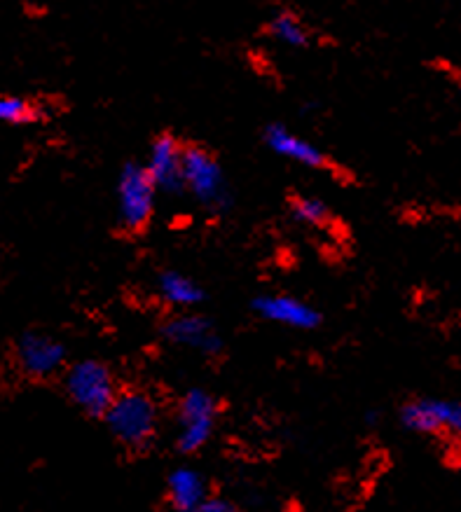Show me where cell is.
Listing matches in <instances>:
<instances>
[{
  "label": "cell",
  "mask_w": 461,
  "mask_h": 512,
  "mask_svg": "<svg viewBox=\"0 0 461 512\" xmlns=\"http://www.w3.org/2000/svg\"><path fill=\"white\" fill-rule=\"evenodd\" d=\"M101 421L122 447L132 449V452H143L157 438L160 407L146 391H118Z\"/></svg>",
  "instance_id": "cell-1"
},
{
  "label": "cell",
  "mask_w": 461,
  "mask_h": 512,
  "mask_svg": "<svg viewBox=\"0 0 461 512\" xmlns=\"http://www.w3.org/2000/svg\"><path fill=\"white\" fill-rule=\"evenodd\" d=\"M183 188L206 213L220 216L232 206V190L223 164L204 145L188 143L183 148Z\"/></svg>",
  "instance_id": "cell-2"
},
{
  "label": "cell",
  "mask_w": 461,
  "mask_h": 512,
  "mask_svg": "<svg viewBox=\"0 0 461 512\" xmlns=\"http://www.w3.org/2000/svg\"><path fill=\"white\" fill-rule=\"evenodd\" d=\"M64 391L71 403L89 419H103L120 389L106 363L96 358H82L64 368Z\"/></svg>",
  "instance_id": "cell-3"
},
{
  "label": "cell",
  "mask_w": 461,
  "mask_h": 512,
  "mask_svg": "<svg viewBox=\"0 0 461 512\" xmlns=\"http://www.w3.org/2000/svg\"><path fill=\"white\" fill-rule=\"evenodd\" d=\"M220 403L211 391L195 386L188 389L178 400V433L176 449L183 456H192L209 445L213 433H216Z\"/></svg>",
  "instance_id": "cell-4"
},
{
  "label": "cell",
  "mask_w": 461,
  "mask_h": 512,
  "mask_svg": "<svg viewBox=\"0 0 461 512\" xmlns=\"http://www.w3.org/2000/svg\"><path fill=\"white\" fill-rule=\"evenodd\" d=\"M118 216L120 225L127 232L139 234L153 220L157 192L153 178L148 176L146 166L139 162H127L118 176Z\"/></svg>",
  "instance_id": "cell-5"
},
{
  "label": "cell",
  "mask_w": 461,
  "mask_h": 512,
  "mask_svg": "<svg viewBox=\"0 0 461 512\" xmlns=\"http://www.w3.org/2000/svg\"><path fill=\"white\" fill-rule=\"evenodd\" d=\"M398 421L408 433L461 435V400L452 398H417L410 400L398 412Z\"/></svg>",
  "instance_id": "cell-6"
},
{
  "label": "cell",
  "mask_w": 461,
  "mask_h": 512,
  "mask_svg": "<svg viewBox=\"0 0 461 512\" xmlns=\"http://www.w3.org/2000/svg\"><path fill=\"white\" fill-rule=\"evenodd\" d=\"M160 335L164 342L171 347H183L195 351L199 356H218L223 351L225 342L216 330V325L209 316L197 314V311H181V314L171 316L169 321H164L160 328Z\"/></svg>",
  "instance_id": "cell-7"
},
{
  "label": "cell",
  "mask_w": 461,
  "mask_h": 512,
  "mask_svg": "<svg viewBox=\"0 0 461 512\" xmlns=\"http://www.w3.org/2000/svg\"><path fill=\"white\" fill-rule=\"evenodd\" d=\"M15 356L19 370L31 379H50L68 365L64 342L45 332H24L17 339Z\"/></svg>",
  "instance_id": "cell-8"
},
{
  "label": "cell",
  "mask_w": 461,
  "mask_h": 512,
  "mask_svg": "<svg viewBox=\"0 0 461 512\" xmlns=\"http://www.w3.org/2000/svg\"><path fill=\"white\" fill-rule=\"evenodd\" d=\"M183 148L174 134H160L153 138L148 148L146 166L148 176L153 178L157 192L162 195H183Z\"/></svg>",
  "instance_id": "cell-9"
},
{
  "label": "cell",
  "mask_w": 461,
  "mask_h": 512,
  "mask_svg": "<svg viewBox=\"0 0 461 512\" xmlns=\"http://www.w3.org/2000/svg\"><path fill=\"white\" fill-rule=\"evenodd\" d=\"M253 314L274 325H284L293 330H316L323 323L321 311L300 297L279 293V295H258L251 300Z\"/></svg>",
  "instance_id": "cell-10"
},
{
  "label": "cell",
  "mask_w": 461,
  "mask_h": 512,
  "mask_svg": "<svg viewBox=\"0 0 461 512\" xmlns=\"http://www.w3.org/2000/svg\"><path fill=\"white\" fill-rule=\"evenodd\" d=\"M263 143L267 150H272L274 155L281 159H288V162L305 166V169L312 171H328L330 159L321 148H316L312 141L302 138L286 127L281 122L267 124L263 131Z\"/></svg>",
  "instance_id": "cell-11"
},
{
  "label": "cell",
  "mask_w": 461,
  "mask_h": 512,
  "mask_svg": "<svg viewBox=\"0 0 461 512\" xmlns=\"http://www.w3.org/2000/svg\"><path fill=\"white\" fill-rule=\"evenodd\" d=\"M209 496L206 477L197 468H174L167 477V501L178 512H197L204 498Z\"/></svg>",
  "instance_id": "cell-12"
},
{
  "label": "cell",
  "mask_w": 461,
  "mask_h": 512,
  "mask_svg": "<svg viewBox=\"0 0 461 512\" xmlns=\"http://www.w3.org/2000/svg\"><path fill=\"white\" fill-rule=\"evenodd\" d=\"M157 295L167 307L181 311L202 307L206 300V290L192 276L178 272V269H164L157 276Z\"/></svg>",
  "instance_id": "cell-13"
},
{
  "label": "cell",
  "mask_w": 461,
  "mask_h": 512,
  "mask_svg": "<svg viewBox=\"0 0 461 512\" xmlns=\"http://www.w3.org/2000/svg\"><path fill=\"white\" fill-rule=\"evenodd\" d=\"M288 216H291L293 223L312 227V230H323L333 220L330 206L319 197H291V202H288Z\"/></svg>",
  "instance_id": "cell-14"
},
{
  "label": "cell",
  "mask_w": 461,
  "mask_h": 512,
  "mask_svg": "<svg viewBox=\"0 0 461 512\" xmlns=\"http://www.w3.org/2000/svg\"><path fill=\"white\" fill-rule=\"evenodd\" d=\"M267 33H270L277 43L295 47V50H302V47L309 45V31L298 17L291 15V12H279V15H274L270 19V24H267Z\"/></svg>",
  "instance_id": "cell-15"
},
{
  "label": "cell",
  "mask_w": 461,
  "mask_h": 512,
  "mask_svg": "<svg viewBox=\"0 0 461 512\" xmlns=\"http://www.w3.org/2000/svg\"><path fill=\"white\" fill-rule=\"evenodd\" d=\"M38 120V108L22 96L0 94V124H31Z\"/></svg>",
  "instance_id": "cell-16"
},
{
  "label": "cell",
  "mask_w": 461,
  "mask_h": 512,
  "mask_svg": "<svg viewBox=\"0 0 461 512\" xmlns=\"http://www.w3.org/2000/svg\"><path fill=\"white\" fill-rule=\"evenodd\" d=\"M232 510H237V505L232 503V501H225L223 496H213V494H209L202 501V505H199V510L197 512H232Z\"/></svg>",
  "instance_id": "cell-17"
},
{
  "label": "cell",
  "mask_w": 461,
  "mask_h": 512,
  "mask_svg": "<svg viewBox=\"0 0 461 512\" xmlns=\"http://www.w3.org/2000/svg\"><path fill=\"white\" fill-rule=\"evenodd\" d=\"M459 92H461V80H459Z\"/></svg>",
  "instance_id": "cell-18"
}]
</instances>
